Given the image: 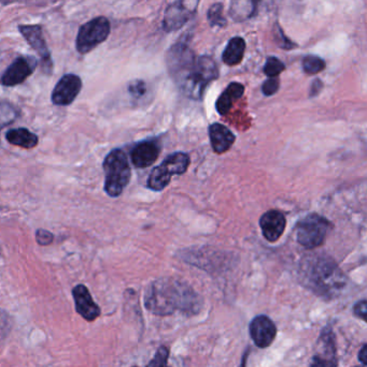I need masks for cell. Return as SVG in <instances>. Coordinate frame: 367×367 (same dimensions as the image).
Masks as SVG:
<instances>
[{
  "label": "cell",
  "mask_w": 367,
  "mask_h": 367,
  "mask_svg": "<svg viewBox=\"0 0 367 367\" xmlns=\"http://www.w3.org/2000/svg\"><path fill=\"white\" fill-rule=\"evenodd\" d=\"M168 73L185 96L202 99L206 87L219 77L217 64L208 56L196 58L185 43H176L166 56Z\"/></svg>",
  "instance_id": "obj_1"
},
{
  "label": "cell",
  "mask_w": 367,
  "mask_h": 367,
  "mask_svg": "<svg viewBox=\"0 0 367 367\" xmlns=\"http://www.w3.org/2000/svg\"><path fill=\"white\" fill-rule=\"evenodd\" d=\"M145 304L154 315H171L176 310L196 314L200 308V299L187 283L173 278H161L149 286Z\"/></svg>",
  "instance_id": "obj_2"
},
{
  "label": "cell",
  "mask_w": 367,
  "mask_h": 367,
  "mask_svg": "<svg viewBox=\"0 0 367 367\" xmlns=\"http://www.w3.org/2000/svg\"><path fill=\"white\" fill-rule=\"evenodd\" d=\"M300 276L303 283L323 298L338 296L347 285V278L330 257L311 255L303 259Z\"/></svg>",
  "instance_id": "obj_3"
},
{
  "label": "cell",
  "mask_w": 367,
  "mask_h": 367,
  "mask_svg": "<svg viewBox=\"0 0 367 367\" xmlns=\"http://www.w3.org/2000/svg\"><path fill=\"white\" fill-rule=\"evenodd\" d=\"M103 166L106 192L113 198L121 196L132 177L128 157L122 149H113L106 157Z\"/></svg>",
  "instance_id": "obj_4"
},
{
  "label": "cell",
  "mask_w": 367,
  "mask_h": 367,
  "mask_svg": "<svg viewBox=\"0 0 367 367\" xmlns=\"http://www.w3.org/2000/svg\"><path fill=\"white\" fill-rule=\"evenodd\" d=\"M190 156L185 153H175L152 170L147 179V188L153 191H162L169 185L173 175H181L190 166Z\"/></svg>",
  "instance_id": "obj_5"
},
{
  "label": "cell",
  "mask_w": 367,
  "mask_h": 367,
  "mask_svg": "<svg viewBox=\"0 0 367 367\" xmlns=\"http://www.w3.org/2000/svg\"><path fill=\"white\" fill-rule=\"evenodd\" d=\"M333 226L325 217L310 214L296 226V241L307 249H315L324 243Z\"/></svg>",
  "instance_id": "obj_6"
},
{
  "label": "cell",
  "mask_w": 367,
  "mask_h": 367,
  "mask_svg": "<svg viewBox=\"0 0 367 367\" xmlns=\"http://www.w3.org/2000/svg\"><path fill=\"white\" fill-rule=\"evenodd\" d=\"M110 34V23L105 16L93 18L85 23L77 36V50L86 54L103 43Z\"/></svg>",
  "instance_id": "obj_7"
},
{
  "label": "cell",
  "mask_w": 367,
  "mask_h": 367,
  "mask_svg": "<svg viewBox=\"0 0 367 367\" xmlns=\"http://www.w3.org/2000/svg\"><path fill=\"white\" fill-rule=\"evenodd\" d=\"M200 0H177L166 10L163 27L166 31H175L187 24L198 10Z\"/></svg>",
  "instance_id": "obj_8"
},
{
  "label": "cell",
  "mask_w": 367,
  "mask_h": 367,
  "mask_svg": "<svg viewBox=\"0 0 367 367\" xmlns=\"http://www.w3.org/2000/svg\"><path fill=\"white\" fill-rule=\"evenodd\" d=\"M82 88L80 77L66 75L58 81L52 92V102L56 105L66 107L75 101Z\"/></svg>",
  "instance_id": "obj_9"
},
{
  "label": "cell",
  "mask_w": 367,
  "mask_h": 367,
  "mask_svg": "<svg viewBox=\"0 0 367 367\" xmlns=\"http://www.w3.org/2000/svg\"><path fill=\"white\" fill-rule=\"evenodd\" d=\"M34 68H35V62L29 58H16L5 70L3 77H0V84L7 87L22 84L32 75Z\"/></svg>",
  "instance_id": "obj_10"
},
{
  "label": "cell",
  "mask_w": 367,
  "mask_h": 367,
  "mask_svg": "<svg viewBox=\"0 0 367 367\" xmlns=\"http://www.w3.org/2000/svg\"><path fill=\"white\" fill-rule=\"evenodd\" d=\"M20 31L23 37L25 38L28 45L33 47L37 54L40 56L43 67L45 69H51V67H52L51 54L49 52L48 45L45 43V38H43V29H41L40 26H20Z\"/></svg>",
  "instance_id": "obj_11"
},
{
  "label": "cell",
  "mask_w": 367,
  "mask_h": 367,
  "mask_svg": "<svg viewBox=\"0 0 367 367\" xmlns=\"http://www.w3.org/2000/svg\"><path fill=\"white\" fill-rule=\"evenodd\" d=\"M285 226H287V220H285V215L276 210H270L263 214L260 219L263 236L270 243L277 242L281 238L285 232Z\"/></svg>",
  "instance_id": "obj_12"
},
{
  "label": "cell",
  "mask_w": 367,
  "mask_h": 367,
  "mask_svg": "<svg viewBox=\"0 0 367 367\" xmlns=\"http://www.w3.org/2000/svg\"><path fill=\"white\" fill-rule=\"evenodd\" d=\"M276 333V325L266 316L254 318L250 325V335L257 347H268L275 340Z\"/></svg>",
  "instance_id": "obj_13"
},
{
  "label": "cell",
  "mask_w": 367,
  "mask_h": 367,
  "mask_svg": "<svg viewBox=\"0 0 367 367\" xmlns=\"http://www.w3.org/2000/svg\"><path fill=\"white\" fill-rule=\"evenodd\" d=\"M73 295L78 314H80L81 317L84 318L85 320L94 321L99 317L100 308L93 301L92 295L85 286H75Z\"/></svg>",
  "instance_id": "obj_14"
},
{
  "label": "cell",
  "mask_w": 367,
  "mask_h": 367,
  "mask_svg": "<svg viewBox=\"0 0 367 367\" xmlns=\"http://www.w3.org/2000/svg\"><path fill=\"white\" fill-rule=\"evenodd\" d=\"M335 342L332 332L323 331L318 342L317 355L312 359L311 367H335Z\"/></svg>",
  "instance_id": "obj_15"
},
{
  "label": "cell",
  "mask_w": 367,
  "mask_h": 367,
  "mask_svg": "<svg viewBox=\"0 0 367 367\" xmlns=\"http://www.w3.org/2000/svg\"><path fill=\"white\" fill-rule=\"evenodd\" d=\"M160 153V145L156 142L143 141L132 149L130 158L134 166L143 169L152 166L158 160Z\"/></svg>",
  "instance_id": "obj_16"
},
{
  "label": "cell",
  "mask_w": 367,
  "mask_h": 367,
  "mask_svg": "<svg viewBox=\"0 0 367 367\" xmlns=\"http://www.w3.org/2000/svg\"><path fill=\"white\" fill-rule=\"evenodd\" d=\"M209 138L211 147L217 154H223L228 151L235 143V134H233L224 125L215 124L209 126Z\"/></svg>",
  "instance_id": "obj_17"
},
{
  "label": "cell",
  "mask_w": 367,
  "mask_h": 367,
  "mask_svg": "<svg viewBox=\"0 0 367 367\" xmlns=\"http://www.w3.org/2000/svg\"><path fill=\"white\" fill-rule=\"evenodd\" d=\"M245 92V86L240 83H230L226 90L217 98L215 109L220 115H225L232 109L233 105L241 98Z\"/></svg>",
  "instance_id": "obj_18"
},
{
  "label": "cell",
  "mask_w": 367,
  "mask_h": 367,
  "mask_svg": "<svg viewBox=\"0 0 367 367\" xmlns=\"http://www.w3.org/2000/svg\"><path fill=\"white\" fill-rule=\"evenodd\" d=\"M5 139L10 144L22 149H30L38 145V137L26 128H15L5 134Z\"/></svg>",
  "instance_id": "obj_19"
},
{
  "label": "cell",
  "mask_w": 367,
  "mask_h": 367,
  "mask_svg": "<svg viewBox=\"0 0 367 367\" xmlns=\"http://www.w3.org/2000/svg\"><path fill=\"white\" fill-rule=\"evenodd\" d=\"M257 0H232L230 5V18L235 22H245L257 12Z\"/></svg>",
  "instance_id": "obj_20"
},
{
  "label": "cell",
  "mask_w": 367,
  "mask_h": 367,
  "mask_svg": "<svg viewBox=\"0 0 367 367\" xmlns=\"http://www.w3.org/2000/svg\"><path fill=\"white\" fill-rule=\"evenodd\" d=\"M245 50V40L240 37L233 38L228 41V45L223 52V62L228 66L238 65L243 60Z\"/></svg>",
  "instance_id": "obj_21"
},
{
  "label": "cell",
  "mask_w": 367,
  "mask_h": 367,
  "mask_svg": "<svg viewBox=\"0 0 367 367\" xmlns=\"http://www.w3.org/2000/svg\"><path fill=\"white\" fill-rule=\"evenodd\" d=\"M303 69L307 75H317L325 69V62L316 55H308L303 60Z\"/></svg>",
  "instance_id": "obj_22"
},
{
  "label": "cell",
  "mask_w": 367,
  "mask_h": 367,
  "mask_svg": "<svg viewBox=\"0 0 367 367\" xmlns=\"http://www.w3.org/2000/svg\"><path fill=\"white\" fill-rule=\"evenodd\" d=\"M208 21L213 27L215 26L224 27L226 25V18L223 15L222 3H215L210 7L209 11H208Z\"/></svg>",
  "instance_id": "obj_23"
},
{
  "label": "cell",
  "mask_w": 367,
  "mask_h": 367,
  "mask_svg": "<svg viewBox=\"0 0 367 367\" xmlns=\"http://www.w3.org/2000/svg\"><path fill=\"white\" fill-rule=\"evenodd\" d=\"M285 69V64L277 58H270L265 64L264 73L268 77H277Z\"/></svg>",
  "instance_id": "obj_24"
},
{
  "label": "cell",
  "mask_w": 367,
  "mask_h": 367,
  "mask_svg": "<svg viewBox=\"0 0 367 367\" xmlns=\"http://www.w3.org/2000/svg\"><path fill=\"white\" fill-rule=\"evenodd\" d=\"M16 118V112L11 105L0 103V130Z\"/></svg>",
  "instance_id": "obj_25"
},
{
  "label": "cell",
  "mask_w": 367,
  "mask_h": 367,
  "mask_svg": "<svg viewBox=\"0 0 367 367\" xmlns=\"http://www.w3.org/2000/svg\"><path fill=\"white\" fill-rule=\"evenodd\" d=\"M128 92L132 94V98L140 99V98L145 97V94H147V84L141 79H135L128 86Z\"/></svg>",
  "instance_id": "obj_26"
},
{
  "label": "cell",
  "mask_w": 367,
  "mask_h": 367,
  "mask_svg": "<svg viewBox=\"0 0 367 367\" xmlns=\"http://www.w3.org/2000/svg\"><path fill=\"white\" fill-rule=\"evenodd\" d=\"M168 357H169V351L167 348L161 347L147 367H168Z\"/></svg>",
  "instance_id": "obj_27"
},
{
  "label": "cell",
  "mask_w": 367,
  "mask_h": 367,
  "mask_svg": "<svg viewBox=\"0 0 367 367\" xmlns=\"http://www.w3.org/2000/svg\"><path fill=\"white\" fill-rule=\"evenodd\" d=\"M280 82L278 77H270V79L265 81L264 84L262 86V92L265 96H272L279 90Z\"/></svg>",
  "instance_id": "obj_28"
},
{
  "label": "cell",
  "mask_w": 367,
  "mask_h": 367,
  "mask_svg": "<svg viewBox=\"0 0 367 367\" xmlns=\"http://www.w3.org/2000/svg\"><path fill=\"white\" fill-rule=\"evenodd\" d=\"M11 319L8 314L3 310H0V344L5 340L8 333L10 332Z\"/></svg>",
  "instance_id": "obj_29"
},
{
  "label": "cell",
  "mask_w": 367,
  "mask_h": 367,
  "mask_svg": "<svg viewBox=\"0 0 367 367\" xmlns=\"http://www.w3.org/2000/svg\"><path fill=\"white\" fill-rule=\"evenodd\" d=\"M276 28H277V31H275L276 41H277L280 47H283L285 50H292V49L296 47V45H294L291 40H289L285 37L283 29H281L279 26H277Z\"/></svg>",
  "instance_id": "obj_30"
},
{
  "label": "cell",
  "mask_w": 367,
  "mask_h": 367,
  "mask_svg": "<svg viewBox=\"0 0 367 367\" xmlns=\"http://www.w3.org/2000/svg\"><path fill=\"white\" fill-rule=\"evenodd\" d=\"M36 238H37L38 243L43 246L50 245L53 242V234L49 231L45 230V229H39L36 232Z\"/></svg>",
  "instance_id": "obj_31"
},
{
  "label": "cell",
  "mask_w": 367,
  "mask_h": 367,
  "mask_svg": "<svg viewBox=\"0 0 367 367\" xmlns=\"http://www.w3.org/2000/svg\"><path fill=\"white\" fill-rule=\"evenodd\" d=\"M353 312H355V315L360 319L365 320L366 319L367 314V302L366 300L360 301V302L357 303L353 308Z\"/></svg>",
  "instance_id": "obj_32"
},
{
  "label": "cell",
  "mask_w": 367,
  "mask_h": 367,
  "mask_svg": "<svg viewBox=\"0 0 367 367\" xmlns=\"http://www.w3.org/2000/svg\"><path fill=\"white\" fill-rule=\"evenodd\" d=\"M322 88L323 83L319 79H316L312 82L311 88H310V97H315V96L319 94V92L322 90Z\"/></svg>",
  "instance_id": "obj_33"
},
{
  "label": "cell",
  "mask_w": 367,
  "mask_h": 367,
  "mask_svg": "<svg viewBox=\"0 0 367 367\" xmlns=\"http://www.w3.org/2000/svg\"><path fill=\"white\" fill-rule=\"evenodd\" d=\"M359 359H360L361 362L363 363V364H366L367 361V347L366 346H364V347L362 348V350L360 351V355H359Z\"/></svg>",
  "instance_id": "obj_34"
},
{
  "label": "cell",
  "mask_w": 367,
  "mask_h": 367,
  "mask_svg": "<svg viewBox=\"0 0 367 367\" xmlns=\"http://www.w3.org/2000/svg\"><path fill=\"white\" fill-rule=\"evenodd\" d=\"M257 3H260L261 1H262V0H257Z\"/></svg>",
  "instance_id": "obj_35"
}]
</instances>
